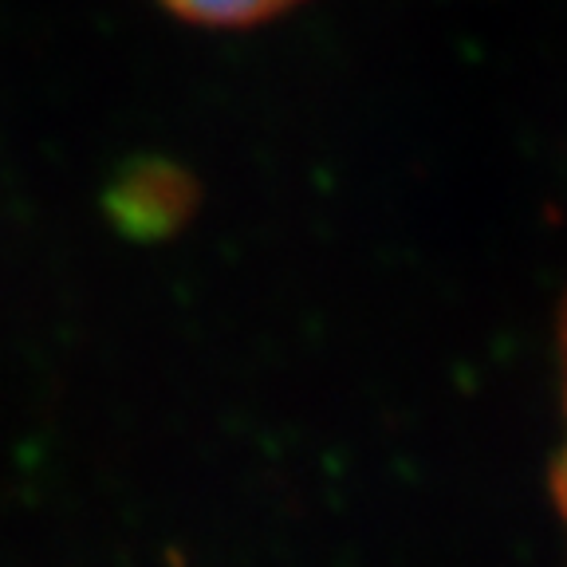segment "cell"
I'll list each match as a JSON object with an SVG mask.
<instances>
[{"label":"cell","mask_w":567,"mask_h":567,"mask_svg":"<svg viewBox=\"0 0 567 567\" xmlns=\"http://www.w3.org/2000/svg\"><path fill=\"white\" fill-rule=\"evenodd\" d=\"M162 4L174 9L177 17L194 20V24L245 28V24H260V20L276 17L284 9H292L300 0H162Z\"/></svg>","instance_id":"obj_1"},{"label":"cell","mask_w":567,"mask_h":567,"mask_svg":"<svg viewBox=\"0 0 567 567\" xmlns=\"http://www.w3.org/2000/svg\"><path fill=\"white\" fill-rule=\"evenodd\" d=\"M564 422H567V311H564ZM556 505L567 524V434H564V450H559V465H556Z\"/></svg>","instance_id":"obj_2"}]
</instances>
